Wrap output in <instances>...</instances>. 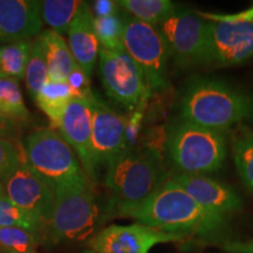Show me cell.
<instances>
[{
  "mask_svg": "<svg viewBox=\"0 0 253 253\" xmlns=\"http://www.w3.org/2000/svg\"><path fill=\"white\" fill-rule=\"evenodd\" d=\"M130 218L138 224L183 237L212 238L226 226V218L202 208L181 185L167 179Z\"/></svg>",
  "mask_w": 253,
  "mask_h": 253,
  "instance_id": "6da1fadb",
  "label": "cell"
},
{
  "mask_svg": "<svg viewBox=\"0 0 253 253\" xmlns=\"http://www.w3.org/2000/svg\"><path fill=\"white\" fill-rule=\"evenodd\" d=\"M107 217H128L167 181L160 155L153 149H126L106 168Z\"/></svg>",
  "mask_w": 253,
  "mask_h": 253,
  "instance_id": "7a4b0ae2",
  "label": "cell"
},
{
  "mask_svg": "<svg viewBox=\"0 0 253 253\" xmlns=\"http://www.w3.org/2000/svg\"><path fill=\"white\" fill-rule=\"evenodd\" d=\"M179 107L183 121L221 132L253 119V95L216 79H192Z\"/></svg>",
  "mask_w": 253,
  "mask_h": 253,
  "instance_id": "3957f363",
  "label": "cell"
},
{
  "mask_svg": "<svg viewBox=\"0 0 253 253\" xmlns=\"http://www.w3.org/2000/svg\"><path fill=\"white\" fill-rule=\"evenodd\" d=\"M54 192V209L43 238L53 245L87 243L104 221L93 182L87 177Z\"/></svg>",
  "mask_w": 253,
  "mask_h": 253,
  "instance_id": "277c9868",
  "label": "cell"
},
{
  "mask_svg": "<svg viewBox=\"0 0 253 253\" xmlns=\"http://www.w3.org/2000/svg\"><path fill=\"white\" fill-rule=\"evenodd\" d=\"M25 162L53 190L87 178L73 148L53 128L32 131L23 143Z\"/></svg>",
  "mask_w": 253,
  "mask_h": 253,
  "instance_id": "5b68a950",
  "label": "cell"
},
{
  "mask_svg": "<svg viewBox=\"0 0 253 253\" xmlns=\"http://www.w3.org/2000/svg\"><path fill=\"white\" fill-rule=\"evenodd\" d=\"M167 149L173 166L188 175L217 171L227 155L223 132L185 121L171 129Z\"/></svg>",
  "mask_w": 253,
  "mask_h": 253,
  "instance_id": "8992f818",
  "label": "cell"
},
{
  "mask_svg": "<svg viewBox=\"0 0 253 253\" xmlns=\"http://www.w3.org/2000/svg\"><path fill=\"white\" fill-rule=\"evenodd\" d=\"M125 30L123 47L143 73L151 91H166L170 88L168 77L169 50L155 26L148 25L123 12Z\"/></svg>",
  "mask_w": 253,
  "mask_h": 253,
  "instance_id": "52a82bcc",
  "label": "cell"
},
{
  "mask_svg": "<svg viewBox=\"0 0 253 253\" xmlns=\"http://www.w3.org/2000/svg\"><path fill=\"white\" fill-rule=\"evenodd\" d=\"M100 78L110 99L128 110L140 109L150 96V88L142 71L122 50H110L100 47Z\"/></svg>",
  "mask_w": 253,
  "mask_h": 253,
  "instance_id": "ba28073f",
  "label": "cell"
},
{
  "mask_svg": "<svg viewBox=\"0 0 253 253\" xmlns=\"http://www.w3.org/2000/svg\"><path fill=\"white\" fill-rule=\"evenodd\" d=\"M162 36L170 56L181 67L207 63L209 21L198 14L177 8L156 27Z\"/></svg>",
  "mask_w": 253,
  "mask_h": 253,
  "instance_id": "9c48e42d",
  "label": "cell"
},
{
  "mask_svg": "<svg viewBox=\"0 0 253 253\" xmlns=\"http://www.w3.org/2000/svg\"><path fill=\"white\" fill-rule=\"evenodd\" d=\"M9 201L45 232L52 218L55 192L24 161L2 182Z\"/></svg>",
  "mask_w": 253,
  "mask_h": 253,
  "instance_id": "30bf717a",
  "label": "cell"
},
{
  "mask_svg": "<svg viewBox=\"0 0 253 253\" xmlns=\"http://www.w3.org/2000/svg\"><path fill=\"white\" fill-rule=\"evenodd\" d=\"M184 238L138 223L131 225L113 224L88 240L86 248L95 253H149L155 245L179 242Z\"/></svg>",
  "mask_w": 253,
  "mask_h": 253,
  "instance_id": "8fae6325",
  "label": "cell"
},
{
  "mask_svg": "<svg viewBox=\"0 0 253 253\" xmlns=\"http://www.w3.org/2000/svg\"><path fill=\"white\" fill-rule=\"evenodd\" d=\"M91 107V149L94 167H108L112 161L128 149L126 126L121 115L107 107L94 94Z\"/></svg>",
  "mask_w": 253,
  "mask_h": 253,
  "instance_id": "7c38bea8",
  "label": "cell"
},
{
  "mask_svg": "<svg viewBox=\"0 0 253 253\" xmlns=\"http://www.w3.org/2000/svg\"><path fill=\"white\" fill-rule=\"evenodd\" d=\"M253 58L252 23L209 21L207 63L227 67Z\"/></svg>",
  "mask_w": 253,
  "mask_h": 253,
  "instance_id": "4fadbf2b",
  "label": "cell"
},
{
  "mask_svg": "<svg viewBox=\"0 0 253 253\" xmlns=\"http://www.w3.org/2000/svg\"><path fill=\"white\" fill-rule=\"evenodd\" d=\"M58 130L75 151L82 169L91 182L96 179L91 149L90 101L74 96L63 113Z\"/></svg>",
  "mask_w": 253,
  "mask_h": 253,
  "instance_id": "5bb4252c",
  "label": "cell"
},
{
  "mask_svg": "<svg viewBox=\"0 0 253 253\" xmlns=\"http://www.w3.org/2000/svg\"><path fill=\"white\" fill-rule=\"evenodd\" d=\"M173 179L197 203L210 212L225 217L243 208L240 196L231 186L210 178L207 175L178 173Z\"/></svg>",
  "mask_w": 253,
  "mask_h": 253,
  "instance_id": "9a60e30c",
  "label": "cell"
},
{
  "mask_svg": "<svg viewBox=\"0 0 253 253\" xmlns=\"http://www.w3.org/2000/svg\"><path fill=\"white\" fill-rule=\"evenodd\" d=\"M41 1L0 0V43L34 40L42 31Z\"/></svg>",
  "mask_w": 253,
  "mask_h": 253,
  "instance_id": "2e32d148",
  "label": "cell"
},
{
  "mask_svg": "<svg viewBox=\"0 0 253 253\" xmlns=\"http://www.w3.org/2000/svg\"><path fill=\"white\" fill-rule=\"evenodd\" d=\"M67 34L73 58L90 77L99 59L100 43L94 31V14L88 2H81Z\"/></svg>",
  "mask_w": 253,
  "mask_h": 253,
  "instance_id": "e0dca14e",
  "label": "cell"
},
{
  "mask_svg": "<svg viewBox=\"0 0 253 253\" xmlns=\"http://www.w3.org/2000/svg\"><path fill=\"white\" fill-rule=\"evenodd\" d=\"M38 38L46 55L48 79L53 81L67 82L69 74L77 66L68 42L61 34L52 30L42 31Z\"/></svg>",
  "mask_w": 253,
  "mask_h": 253,
  "instance_id": "ac0fdd59",
  "label": "cell"
},
{
  "mask_svg": "<svg viewBox=\"0 0 253 253\" xmlns=\"http://www.w3.org/2000/svg\"><path fill=\"white\" fill-rule=\"evenodd\" d=\"M75 95L68 82L47 80L36 97V103L48 118L53 129H58L63 113Z\"/></svg>",
  "mask_w": 253,
  "mask_h": 253,
  "instance_id": "d6986e66",
  "label": "cell"
},
{
  "mask_svg": "<svg viewBox=\"0 0 253 253\" xmlns=\"http://www.w3.org/2000/svg\"><path fill=\"white\" fill-rule=\"evenodd\" d=\"M116 4L130 17L155 27L178 8L170 0H119Z\"/></svg>",
  "mask_w": 253,
  "mask_h": 253,
  "instance_id": "ffe728a7",
  "label": "cell"
},
{
  "mask_svg": "<svg viewBox=\"0 0 253 253\" xmlns=\"http://www.w3.org/2000/svg\"><path fill=\"white\" fill-rule=\"evenodd\" d=\"M32 42L33 40L0 45V77L11 78L17 81L25 78Z\"/></svg>",
  "mask_w": 253,
  "mask_h": 253,
  "instance_id": "44dd1931",
  "label": "cell"
},
{
  "mask_svg": "<svg viewBox=\"0 0 253 253\" xmlns=\"http://www.w3.org/2000/svg\"><path fill=\"white\" fill-rule=\"evenodd\" d=\"M0 113L17 126L30 121L31 114L26 108L19 82L14 79L0 77Z\"/></svg>",
  "mask_w": 253,
  "mask_h": 253,
  "instance_id": "7402d4cb",
  "label": "cell"
},
{
  "mask_svg": "<svg viewBox=\"0 0 253 253\" xmlns=\"http://www.w3.org/2000/svg\"><path fill=\"white\" fill-rule=\"evenodd\" d=\"M82 1L79 0H45L41 1L42 21L49 30L61 34L68 31Z\"/></svg>",
  "mask_w": 253,
  "mask_h": 253,
  "instance_id": "603a6c76",
  "label": "cell"
},
{
  "mask_svg": "<svg viewBox=\"0 0 253 253\" xmlns=\"http://www.w3.org/2000/svg\"><path fill=\"white\" fill-rule=\"evenodd\" d=\"M123 30L125 20L122 12L118 11L106 17H94V31L100 47L110 50L125 49L122 40Z\"/></svg>",
  "mask_w": 253,
  "mask_h": 253,
  "instance_id": "cb8c5ba5",
  "label": "cell"
},
{
  "mask_svg": "<svg viewBox=\"0 0 253 253\" xmlns=\"http://www.w3.org/2000/svg\"><path fill=\"white\" fill-rule=\"evenodd\" d=\"M25 80H26L28 93H30L32 99L36 100L41 88L48 80V67H47L46 55L39 38H36L32 42L31 55L26 67Z\"/></svg>",
  "mask_w": 253,
  "mask_h": 253,
  "instance_id": "d4e9b609",
  "label": "cell"
},
{
  "mask_svg": "<svg viewBox=\"0 0 253 253\" xmlns=\"http://www.w3.org/2000/svg\"><path fill=\"white\" fill-rule=\"evenodd\" d=\"M41 237L21 227H0V251L17 253L36 252Z\"/></svg>",
  "mask_w": 253,
  "mask_h": 253,
  "instance_id": "484cf974",
  "label": "cell"
},
{
  "mask_svg": "<svg viewBox=\"0 0 253 253\" xmlns=\"http://www.w3.org/2000/svg\"><path fill=\"white\" fill-rule=\"evenodd\" d=\"M233 158L243 183L253 191V132H245L237 138Z\"/></svg>",
  "mask_w": 253,
  "mask_h": 253,
  "instance_id": "4316f807",
  "label": "cell"
},
{
  "mask_svg": "<svg viewBox=\"0 0 253 253\" xmlns=\"http://www.w3.org/2000/svg\"><path fill=\"white\" fill-rule=\"evenodd\" d=\"M8 226L26 229L37 233L38 236L42 232L37 223H34L27 214H25L20 209H18L9 201L7 196L4 195L0 197V227Z\"/></svg>",
  "mask_w": 253,
  "mask_h": 253,
  "instance_id": "83f0119b",
  "label": "cell"
},
{
  "mask_svg": "<svg viewBox=\"0 0 253 253\" xmlns=\"http://www.w3.org/2000/svg\"><path fill=\"white\" fill-rule=\"evenodd\" d=\"M24 156L14 143L0 138V181L4 179L24 161Z\"/></svg>",
  "mask_w": 253,
  "mask_h": 253,
  "instance_id": "f1b7e54d",
  "label": "cell"
},
{
  "mask_svg": "<svg viewBox=\"0 0 253 253\" xmlns=\"http://www.w3.org/2000/svg\"><path fill=\"white\" fill-rule=\"evenodd\" d=\"M68 84L71 86L73 93L77 97L84 100H90L94 96L90 87V77L78 65L73 68V71L67 79Z\"/></svg>",
  "mask_w": 253,
  "mask_h": 253,
  "instance_id": "f546056e",
  "label": "cell"
},
{
  "mask_svg": "<svg viewBox=\"0 0 253 253\" xmlns=\"http://www.w3.org/2000/svg\"><path fill=\"white\" fill-rule=\"evenodd\" d=\"M201 18L209 21H224V23H252L253 6L245 11L233 14H214V13H198Z\"/></svg>",
  "mask_w": 253,
  "mask_h": 253,
  "instance_id": "4dcf8cb0",
  "label": "cell"
},
{
  "mask_svg": "<svg viewBox=\"0 0 253 253\" xmlns=\"http://www.w3.org/2000/svg\"><path fill=\"white\" fill-rule=\"evenodd\" d=\"M19 134V126L0 113V138L14 143L18 141Z\"/></svg>",
  "mask_w": 253,
  "mask_h": 253,
  "instance_id": "1f68e13d",
  "label": "cell"
},
{
  "mask_svg": "<svg viewBox=\"0 0 253 253\" xmlns=\"http://www.w3.org/2000/svg\"><path fill=\"white\" fill-rule=\"evenodd\" d=\"M90 8L94 17H106V15L116 13L120 7L118 4H116V1H110V0H97V1L93 2V7Z\"/></svg>",
  "mask_w": 253,
  "mask_h": 253,
  "instance_id": "d6a6232c",
  "label": "cell"
},
{
  "mask_svg": "<svg viewBox=\"0 0 253 253\" xmlns=\"http://www.w3.org/2000/svg\"><path fill=\"white\" fill-rule=\"evenodd\" d=\"M226 250L230 252H239V253H253V245L248 244H238L233 243L226 246Z\"/></svg>",
  "mask_w": 253,
  "mask_h": 253,
  "instance_id": "836d02e7",
  "label": "cell"
},
{
  "mask_svg": "<svg viewBox=\"0 0 253 253\" xmlns=\"http://www.w3.org/2000/svg\"><path fill=\"white\" fill-rule=\"evenodd\" d=\"M4 195H6L5 194V188H4V184H2V182L0 181V197H1V196H4Z\"/></svg>",
  "mask_w": 253,
  "mask_h": 253,
  "instance_id": "e575fe53",
  "label": "cell"
},
{
  "mask_svg": "<svg viewBox=\"0 0 253 253\" xmlns=\"http://www.w3.org/2000/svg\"><path fill=\"white\" fill-rule=\"evenodd\" d=\"M79 253H95L94 251H91V250H89V249H84V250H81V251L80 252H79Z\"/></svg>",
  "mask_w": 253,
  "mask_h": 253,
  "instance_id": "d590c367",
  "label": "cell"
},
{
  "mask_svg": "<svg viewBox=\"0 0 253 253\" xmlns=\"http://www.w3.org/2000/svg\"><path fill=\"white\" fill-rule=\"evenodd\" d=\"M1 253H17V252H9V251H1ZM31 253H38V252L36 251V252H31Z\"/></svg>",
  "mask_w": 253,
  "mask_h": 253,
  "instance_id": "8d00e7d4",
  "label": "cell"
},
{
  "mask_svg": "<svg viewBox=\"0 0 253 253\" xmlns=\"http://www.w3.org/2000/svg\"><path fill=\"white\" fill-rule=\"evenodd\" d=\"M0 253H1V251H0Z\"/></svg>",
  "mask_w": 253,
  "mask_h": 253,
  "instance_id": "74e56055",
  "label": "cell"
}]
</instances>
